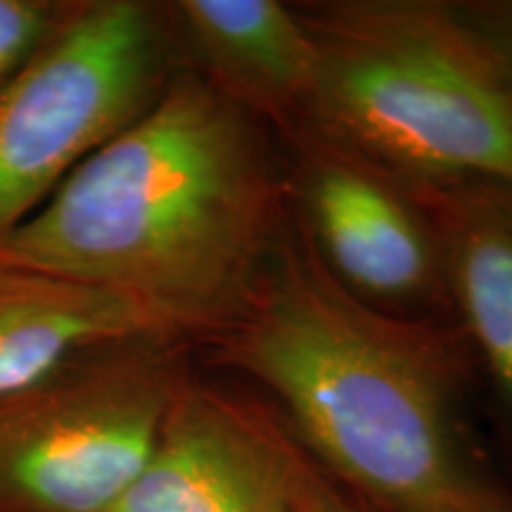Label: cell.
<instances>
[{"mask_svg":"<svg viewBox=\"0 0 512 512\" xmlns=\"http://www.w3.org/2000/svg\"><path fill=\"white\" fill-rule=\"evenodd\" d=\"M169 15L204 79L238 105L313 102L318 48L297 10L275 0H181Z\"/></svg>","mask_w":512,"mask_h":512,"instance_id":"obj_8","label":"cell"},{"mask_svg":"<svg viewBox=\"0 0 512 512\" xmlns=\"http://www.w3.org/2000/svg\"><path fill=\"white\" fill-rule=\"evenodd\" d=\"M299 512H351L344 508L337 498L325 494L323 489L316 482H311L309 475H306L304 491H302V503H299Z\"/></svg>","mask_w":512,"mask_h":512,"instance_id":"obj_13","label":"cell"},{"mask_svg":"<svg viewBox=\"0 0 512 512\" xmlns=\"http://www.w3.org/2000/svg\"><path fill=\"white\" fill-rule=\"evenodd\" d=\"M458 12L512 91V3H491Z\"/></svg>","mask_w":512,"mask_h":512,"instance_id":"obj_12","label":"cell"},{"mask_svg":"<svg viewBox=\"0 0 512 512\" xmlns=\"http://www.w3.org/2000/svg\"><path fill=\"white\" fill-rule=\"evenodd\" d=\"M309 211L325 254L344 280L375 297H411L427 285L432 254L408 209L373 178L342 164L320 166Z\"/></svg>","mask_w":512,"mask_h":512,"instance_id":"obj_9","label":"cell"},{"mask_svg":"<svg viewBox=\"0 0 512 512\" xmlns=\"http://www.w3.org/2000/svg\"><path fill=\"white\" fill-rule=\"evenodd\" d=\"M318 48L313 105L406 169L512 185V91L458 10L349 3L299 12Z\"/></svg>","mask_w":512,"mask_h":512,"instance_id":"obj_3","label":"cell"},{"mask_svg":"<svg viewBox=\"0 0 512 512\" xmlns=\"http://www.w3.org/2000/svg\"><path fill=\"white\" fill-rule=\"evenodd\" d=\"M271 219V176L242 105L202 74H174L0 242V261L110 292L169 342L221 337L266 271Z\"/></svg>","mask_w":512,"mask_h":512,"instance_id":"obj_1","label":"cell"},{"mask_svg":"<svg viewBox=\"0 0 512 512\" xmlns=\"http://www.w3.org/2000/svg\"><path fill=\"white\" fill-rule=\"evenodd\" d=\"M79 3V0H76ZM74 0H0V83L22 69L76 8Z\"/></svg>","mask_w":512,"mask_h":512,"instance_id":"obj_11","label":"cell"},{"mask_svg":"<svg viewBox=\"0 0 512 512\" xmlns=\"http://www.w3.org/2000/svg\"><path fill=\"white\" fill-rule=\"evenodd\" d=\"M219 351L266 384L313 451L387 512H512L460 441L430 344L294 249L266 266Z\"/></svg>","mask_w":512,"mask_h":512,"instance_id":"obj_2","label":"cell"},{"mask_svg":"<svg viewBox=\"0 0 512 512\" xmlns=\"http://www.w3.org/2000/svg\"><path fill=\"white\" fill-rule=\"evenodd\" d=\"M451 245L458 304L512 418V185L479 183Z\"/></svg>","mask_w":512,"mask_h":512,"instance_id":"obj_10","label":"cell"},{"mask_svg":"<svg viewBox=\"0 0 512 512\" xmlns=\"http://www.w3.org/2000/svg\"><path fill=\"white\" fill-rule=\"evenodd\" d=\"M306 475L242 408L183 377L150 458L112 512H299Z\"/></svg>","mask_w":512,"mask_h":512,"instance_id":"obj_6","label":"cell"},{"mask_svg":"<svg viewBox=\"0 0 512 512\" xmlns=\"http://www.w3.org/2000/svg\"><path fill=\"white\" fill-rule=\"evenodd\" d=\"M136 339L166 337L136 306L110 292L0 261V396L91 351Z\"/></svg>","mask_w":512,"mask_h":512,"instance_id":"obj_7","label":"cell"},{"mask_svg":"<svg viewBox=\"0 0 512 512\" xmlns=\"http://www.w3.org/2000/svg\"><path fill=\"white\" fill-rule=\"evenodd\" d=\"M174 344H114L0 396V512H112L185 377Z\"/></svg>","mask_w":512,"mask_h":512,"instance_id":"obj_5","label":"cell"},{"mask_svg":"<svg viewBox=\"0 0 512 512\" xmlns=\"http://www.w3.org/2000/svg\"><path fill=\"white\" fill-rule=\"evenodd\" d=\"M171 79L169 10L79 0L46 46L0 83V242L150 110Z\"/></svg>","mask_w":512,"mask_h":512,"instance_id":"obj_4","label":"cell"}]
</instances>
